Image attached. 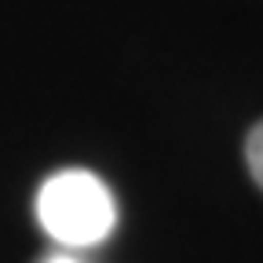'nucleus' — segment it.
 I'll list each match as a JSON object with an SVG mask.
<instances>
[{
    "label": "nucleus",
    "mask_w": 263,
    "mask_h": 263,
    "mask_svg": "<svg viewBox=\"0 0 263 263\" xmlns=\"http://www.w3.org/2000/svg\"><path fill=\"white\" fill-rule=\"evenodd\" d=\"M37 219L55 241L88 249L110 238L117 223V205L99 176L84 168H66L44 179L37 194Z\"/></svg>",
    "instance_id": "obj_1"
},
{
    "label": "nucleus",
    "mask_w": 263,
    "mask_h": 263,
    "mask_svg": "<svg viewBox=\"0 0 263 263\" xmlns=\"http://www.w3.org/2000/svg\"><path fill=\"white\" fill-rule=\"evenodd\" d=\"M245 164H249L252 179L263 186V121L249 132V139H245Z\"/></svg>",
    "instance_id": "obj_2"
},
{
    "label": "nucleus",
    "mask_w": 263,
    "mask_h": 263,
    "mask_svg": "<svg viewBox=\"0 0 263 263\" xmlns=\"http://www.w3.org/2000/svg\"><path fill=\"white\" fill-rule=\"evenodd\" d=\"M44 263H77V259H70V256H51V259H44Z\"/></svg>",
    "instance_id": "obj_3"
}]
</instances>
